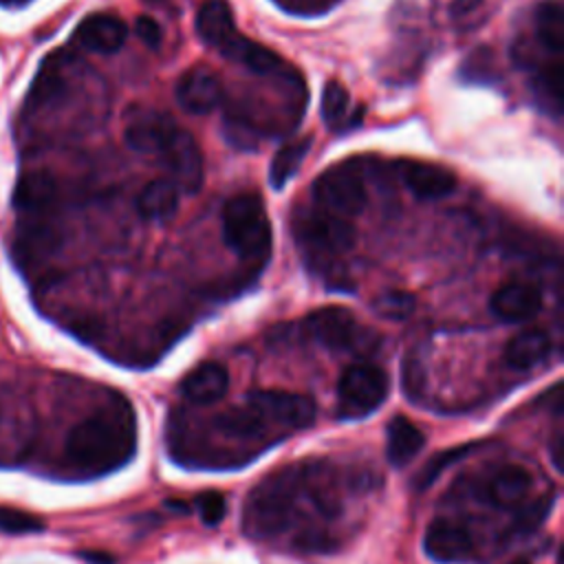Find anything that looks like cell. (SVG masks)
Here are the masks:
<instances>
[{"instance_id": "obj_1", "label": "cell", "mask_w": 564, "mask_h": 564, "mask_svg": "<svg viewBox=\"0 0 564 564\" xmlns=\"http://www.w3.org/2000/svg\"><path fill=\"white\" fill-rule=\"evenodd\" d=\"M134 414L126 401L110 403L82 423L66 438V460L86 476L119 469L134 452Z\"/></svg>"}, {"instance_id": "obj_2", "label": "cell", "mask_w": 564, "mask_h": 564, "mask_svg": "<svg viewBox=\"0 0 564 564\" xmlns=\"http://www.w3.org/2000/svg\"><path fill=\"white\" fill-rule=\"evenodd\" d=\"M225 245L245 262L262 264L271 253V223L256 192L231 196L223 207Z\"/></svg>"}, {"instance_id": "obj_3", "label": "cell", "mask_w": 564, "mask_h": 564, "mask_svg": "<svg viewBox=\"0 0 564 564\" xmlns=\"http://www.w3.org/2000/svg\"><path fill=\"white\" fill-rule=\"evenodd\" d=\"M388 375L375 364L348 366L337 383V416L346 421L364 419L372 414L388 397Z\"/></svg>"}, {"instance_id": "obj_4", "label": "cell", "mask_w": 564, "mask_h": 564, "mask_svg": "<svg viewBox=\"0 0 564 564\" xmlns=\"http://www.w3.org/2000/svg\"><path fill=\"white\" fill-rule=\"evenodd\" d=\"M306 328L315 341L330 350L372 352L379 346V335L357 322L344 306H324L306 317Z\"/></svg>"}, {"instance_id": "obj_5", "label": "cell", "mask_w": 564, "mask_h": 564, "mask_svg": "<svg viewBox=\"0 0 564 564\" xmlns=\"http://www.w3.org/2000/svg\"><path fill=\"white\" fill-rule=\"evenodd\" d=\"M297 242L313 253H344L355 245V227L319 205L302 207L293 216Z\"/></svg>"}, {"instance_id": "obj_6", "label": "cell", "mask_w": 564, "mask_h": 564, "mask_svg": "<svg viewBox=\"0 0 564 564\" xmlns=\"http://www.w3.org/2000/svg\"><path fill=\"white\" fill-rule=\"evenodd\" d=\"M293 491L295 478L289 474H278L264 480L251 496L249 505L245 507V520L249 531L260 535H271L280 531L291 516L293 507Z\"/></svg>"}, {"instance_id": "obj_7", "label": "cell", "mask_w": 564, "mask_h": 564, "mask_svg": "<svg viewBox=\"0 0 564 564\" xmlns=\"http://www.w3.org/2000/svg\"><path fill=\"white\" fill-rule=\"evenodd\" d=\"M313 196L319 207L337 216H355L368 203L361 170L352 163L333 165L322 172L313 183Z\"/></svg>"}, {"instance_id": "obj_8", "label": "cell", "mask_w": 564, "mask_h": 564, "mask_svg": "<svg viewBox=\"0 0 564 564\" xmlns=\"http://www.w3.org/2000/svg\"><path fill=\"white\" fill-rule=\"evenodd\" d=\"M223 57L262 77H278L289 84H302V77L293 66H289L275 51L258 44L256 40L242 35L238 26L229 29L214 46Z\"/></svg>"}, {"instance_id": "obj_9", "label": "cell", "mask_w": 564, "mask_h": 564, "mask_svg": "<svg viewBox=\"0 0 564 564\" xmlns=\"http://www.w3.org/2000/svg\"><path fill=\"white\" fill-rule=\"evenodd\" d=\"M247 403L253 405L269 423L291 430L308 427L315 421V403L297 392L253 390L247 394Z\"/></svg>"}, {"instance_id": "obj_10", "label": "cell", "mask_w": 564, "mask_h": 564, "mask_svg": "<svg viewBox=\"0 0 564 564\" xmlns=\"http://www.w3.org/2000/svg\"><path fill=\"white\" fill-rule=\"evenodd\" d=\"M165 163L170 178L176 183L178 189L185 194H196L203 185V154L196 139L178 128L165 150L159 154Z\"/></svg>"}, {"instance_id": "obj_11", "label": "cell", "mask_w": 564, "mask_h": 564, "mask_svg": "<svg viewBox=\"0 0 564 564\" xmlns=\"http://www.w3.org/2000/svg\"><path fill=\"white\" fill-rule=\"evenodd\" d=\"M176 130L178 126L165 112L141 108L139 112L130 115L123 130V139L134 152L159 156L172 141Z\"/></svg>"}, {"instance_id": "obj_12", "label": "cell", "mask_w": 564, "mask_h": 564, "mask_svg": "<svg viewBox=\"0 0 564 564\" xmlns=\"http://www.w3.org/2000/svg\"><path fill=\"white\" fill-rule=\"evenodd\" d=\"M174 95L185 112L207 115L223 101V84L212 68L192 66L178 77Z\"/></svg>"}, {"instance_id": "obj_13", "label": "cell", "mask_w": 564, "mask_h": 564, "mask_svg": "<svg viewBox=\"0 0 564 564\" xmlns=\"http://www.w3.org/2000/svg\"><path fill=\"white\" fill-rule=\"evenodd\" d=\"M423 551L438 564H458L471 557L474 542L463 524L434 520L423 535Z\"/></svg>"}, {"instance_id": "obj_14", "label": "cell", "mask_w": 564, "mask_h": 564, "mask_svg": "<svg viewBox=\"0 0 564 564\" xmlns=\"http://www.w3.org/2000/svg\"><path fill=\"white\" fill-rule=\"evenodd\" d=\"M397 170L403 185L421 200L445 198L456 189V174L443 165L425 161H401Z\"/></svg>"}, {"instance_id": "obj_15", "label": "cell", "mask_w": 564, "mask_h": 564, "mask_svg": "<svg viewBox=\"0 0 564 564\" xmlns=\"http://www.w3.org/2000/svg\"><path fill=\"white\" fill-rule=\"evenodd\" d=\"M491 313L502 322H527L542 308V293L531 282H507L489 300Z\"/></svg>"}, {"instance_id": "obj_16", "label": "cell", "mask_w": 564, "mask_h": 564, "mask_svg": "<svg viewBox=\"0 0 564 564\" xmlns=\"http://www.w3.org/2000/svg\"><path fill=\"white\" fill-rule=\"evenodd\" d=\"M128 35L126 22L115 13H93L84 18L73 35V42L93 53H115Z\"/></svg>"}, {"instance_id": "obj_17", "label": "cell", "mask_w": 564, "mask_h": 564, "mask_svg": "<svg viewBox=\"0 0 564 564\" xmlns=\"http://www.w3.org/2000/svg\"><path fill=\"white\" fill-rule=\"evenodd\" d=\"M57 200V181L48 172H26L13 187V207L29 216H42Z\"/></svg>"}, {"instance_id": "obj_18", "label": "cell", "mask_w": 564, "mask_h": 564, "mask_svg": "<svg viewBox=\"0 0 564 564\" xmlns=\"http://www.w3.org/2000/svg\"><path fill=\"white\" fill-rule=\"evenodd\" d=\"M229 386V375L227 370L216 364V361H205L198 364L187 377L181 381V392L187 401L198 403V405H209L227 392Z\"/></svg>"}, {"instance_id": "obj_19", "label": "cell", "mask_w": 564, "mask_h": 564, "mask_svg": "<svg viewBox=\"0 0 564 564\" xmlns=\"http://www.w3.org/2000/svg\"><path fill=\"white\" fill-rule=\"evenodd\" d=\"M551 352V337L544 330L529 328L509 339L505 348V361L516 370H529L546 359Z\"/></svg>"}, {"instance_id": "obj_20", "label": "cell", "mask_w": 564, "mask_h": 564, "mask_svg": "<svg viewBox=\"0 0 564 564\" xmlns=\"http://www.w3.org/2000/svg\"><path fill=\"white\" fill-rule=\"evenodd\" d=\"M425 445L423 432L405 416H394L388 425V445L386 456L390 465L403 467L408 465Z\"/></svg>"}, {"instance_id": "obj_21", "label": "cell", "mask_w": 564, "mask_h": 564, "mask_svg": "<svg viewBox=\"0 0 564 564\" xmlns=\"http://www.w3.org/2000/svg\"><path fill=\"white\" fill-rule=\"evenodd\" d=\"M178 194L181 189L172 178H154L141 189L137 198V209L143 218L150 220L170 218L178 209Z\"/></svg>"}, {"instance_id": "obj_22", "label": "cell", "mask_w": 564, "mask_h": 564, "mask_svg": "<svg viewBox=\"0 0 564 564\" xmlns=\"http://www.w3.org/2000/svg\"><path fill=\"white\" fill-rule=\"evenodd\" d=\"M531 487V476L520 465H505L500 467L491 482H489V500L498 507H516L527 498V491Z\"/></svg>"}, {"instance_id": "obj_23", "label": "cell", "mask_w": 564, "mask_h": 564, "mask_svg": "<svg viewBox=\"0 0 564 564\" xmlns=\"http://www.w3.org/2000/svg\"><path fill=\"white\" fill-rule=\"evenodd\" d=\"M535 37L553 55L564 51V11L560 0H544L535 11Z\"/></svg>"}, {"instance_id": "obj_24", "label": "cell", "mask_w": 564, "mask_h": 564, "mask_svg": "<svg viewBox=\"0 0 564 564\" xmlns=\"http://www.w3.org/2000/svg\"><path fill=\"white\" fill-rule=\"evenodd\" d=\"M214 425L229 434V436H238V438H253V436H260L269 421L249 403L245 405H238V408H231V410H225L220 412L216 419H214Z\"/></svg>"}, {"instance_id": "obj_25", "label": "cell", "mask_w": 564, "mask_h": 564, "mask_svg": "<svg viewBox=\"0 0 564 564\" xmlns=\"http://www.w3.org/2000/svg\"><path fill=\"white\" fill-rule=\"evenodd\" d=\"M313 139L304 137V139H295L286 145H282L273 161H271V170H269V183L273 189H282L300 170V165L304 163L308 150H311Z\"/></svg>"}, {"instance_id": "obj_26", "label": "cell", "mask_w": 564, "mask_h": 564, "mask_svg": "<svg viewBox=\"0 0 564 564\" xmlns=\"http://www.w3.org/2000/svg\"><path fill=\"white\" fill-rule=\"evenodd\" d=\"M64 55L53 53L44 59L40 73L33 79V86L29 90V106H42L51 101L64 86Z\"/></svg>"}, {"instance_id": "obj_27", "label": "cell", "mask_w": 564, "mask_h": 564, "mask_svg": "<svg viewBox=\"0 0 564 564\" xmlns=\"http://www.w3.org/2000/svg\"><path fill=\"white\" fill-rule=\"evenodd\" d=\"M322 119L333 130H346L352 126L350 117V95L339 82H328L322 93Z\"/></svg>"}, {"instance_id": "obj_28", "label": "cell", "mask_w": 564, "mask_h": 564, "mask_svg": "<svg viewBox=\"0 0 564 564\" xmlns=\"http://www.w3.org/2000/svg\"><path fill=\"white\" fill-rule=\"evenodd\" d=\"M469 449H474L471 443L460 445V447H449V449H445V452L432 456V458L427 460V465L419 471L414 487H416V489H427L449 465H454L456 460H460Z\"/></svg>"}, {"instance_id": "obj_29", "label": "cell", "mask_w": 564, "mask_h": 564, "mask_svg": "<svg viewBox=\"0 0 564 564\" xmlns=\"http://www.w3.org/2000/svg\"><path fill=\"white\" fill-rule=\"evenodd\" d=\"M0 531L11 533V535H22V533H40L44 531V520L13 507H0Z\"/></svg>"}, {"instance_id": "obj_30", "label": "cell", "mask_w": 564, "mask_h": 564, "mask_svg": "<svg viewBox=\"0 0 564 564\" xmlns=\"http://www.w3.org/2000/svg\"><path fill=\"white\" fill-rule=\"evenodd\" d=\"M412 308H414V297L405 291H388L375 302V311L390 319H403L412 313Z\"/></svg>"}, {"instance_id": "obj_31", "label": "cell", "mask_w": 564, "mask_h": 564, "mask_svg": "<svg viewBox=\"0 0 564 564\" xmlns=\"http://www.w3.org/2000/svg\"><path fill=\"white\" fill-rule=\"evenodd\" d=\"M196 509H198L200 520H203L207 527H216V524L225 518L227 500H225V496L218 494V491H203V494L196 498Z\"/></svg>"}, {"instance_id": "obj_32", "label": "cell", "mask_w": 564, "mask_h": 564, "mask_svg": "<svg viewBox=\"0 0 564 564\" xmlns=\"http://www.w3.org/2000/svg\"><path fill=\"white\" fill-rule=\"evenodd\" d=\"M134 31L141 37V42L145 46H150V48H159L161 42H163V31H161L159 22L154 18H150V15H139L134 20Z\"/></svg>"}, {"instance_id": "obj_33", "label": "cell", "mask_w": 564, "mask_h": 564, "mask_svg": "<svg viewBox=\"0 0 564 564\" xmlns=\"http://www.w3.org/2000/svg\"><path fill=\"white\" fill-rule=\"evenodd\" d=\"M77 557H82L88 564H115V557L106 551H79Z\"/></svg>"}, {"instance_id": "obj_34", "label": "cell", "mask_w": 564, "mask_h": 564, "mask_svg": "<svg viewBox=\"0 0 564 564\" xmlns=\"http://www.w3.org/2000/svg\"><path fill=\"white\" fill-rule=\"evenodd\" d=\"M478 4H480V0H454V13H458V15L469 13V11H474Z\"/></svg>"}, {"instance_id": "obj_35", "label": "cell", "mask_w": 564, "mask_h": 564, "mask_svg": "<svg viewBox=\"0 0 564 564\" xmlns=\"http://www.w3.org/2000/svg\"><path fill=\"white\" fill-rule=\"evenodd\" d=\"M551 452H553V463H555V467L562 469V436H560V434L553 438Z\"/></svg>"}, {"instance_id": "obj_36", "label": "cell", "mask_w": 564, "mask_h": 564, "mask_svg": "<svg viewBox=\"0 0 564 564\" xmlns=\"http://www.w3.org/2000/svg\"><path fill=\"white\" fill-rule=\"evenodd\" d=\"M511 564H531V562H527V560H516V562H511Z\"/></svg>"}, {"instance_id": "obj_37", "label": "cell", "mask_w": 564, "mask_h": 564, "mask_svg": "<svg viewBox=\"0 0 564 564\" xmlns=\"http://www.w3.org/2000/svg\"><path fill=\"white\" fill-rule=\"evenodd\" d=\"M0 2H9V0H0Z\"/></svg>"}]
</instances>
